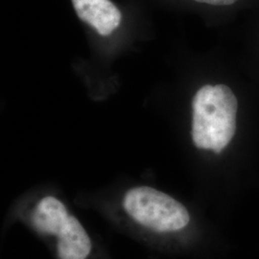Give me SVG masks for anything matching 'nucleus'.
Listing matches in <instances>:
<instances>
[{
    "label": "nucleus",
    "mask_w": 259,
    "mask_h": 259,
    "mask_svg": "<svg viewBox=\"0 0 259 259\" xmlns=\"http://www.w3.org/2000/svg\"><path fill=\"white\" fill-rule=\"evenodd\" d=\"M93 209L149 248L166 245L186 232L192 222L185 204L150 185H135L112 199L79 204Z\"/></svg>",
    "instance_id": "obj_1"
},
{
    "label": "nucleus",
    "mask_w": 259,
    "mask_h": 259,
    "mask_svg": "<svg viewBox=\"0 0 259 259\" xmlns=\"http://www.w3.org/2000/svg\"><path fill=\"white\" fill-rule=\"evenodd\" d=\"M5 229L19 223L46 245L54 259H111L64 198L53 192L27 195L12 204Z\"/></svg>",
    "instance_id": "obj_2"
},
{
    "label": "nucleus",
    "mask_w": 259,
    "mask_h": 259,
    "mask_svg": "<svg viewBox=\"0 0 259 259\" xmlns=\"http://www.w3.org/2000/svg\"><path fill=\"white\" fill-rule=\"evenodd\" d=\"M237 99L225 84L201 88L192 102V140L195 146L220 154L236 130Z\"/></svg>",
    "instance_id": "obj_3"
},
{
    "label": "nucleus",
    "mask_w": 259,
    "mask_h": 259,
    "mask_svg": "<svg viewBox=\"0 0 259 259\" xmlns=\"http://www.w3.org/2000/svg\"><path fill=\"white\" fill-rule=\"evenodd\" d=\"M79 19L101 36H109L120 25L121 13L110 0H72Z\"/></svg>",
    "instance_id": "obj_4"
},
{
    "label": "nucleus",
    "mask_w": 259,
    "mask_h": 259,
    "mask_svg": "<svg viewBox=\"0 0 259 259\" xmlns=\"http://www.w3.org/2000/svg\"><path fill=\"white\" fill-rule=\"evenodd\" d=\"M195 1L200 3L215 5V6H227V5H232L237 0H195Z\"/></svg>",
    "instance_id": "obj_5"
}]
</instances>
